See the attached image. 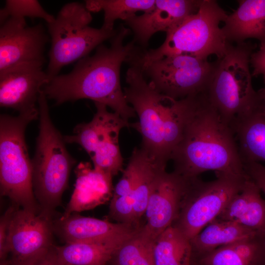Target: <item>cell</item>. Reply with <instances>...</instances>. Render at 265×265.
<instances>
[{
    "instance_id": "cell-1",
    "label": "cell",
    "mask_w": 265,
    "mask_h": 265,
    "mask_svg": "<svg viewBox=\"0 0 265 265\" xmlns=\"http://www.w3.org/2000/svg\"><path fill=\"white\" fill-rule=\"evenodd\" d=\"M130 31L121 25L109 47L99 45L93 55L78 60L70 73L53 78L42 89L47 99L57 105L88 99L109 107L127 121L134 117L135 112L127 101L120 76L122 64L130 62L137 50L133 40L124 44Z\"/></svg>"
},
{
    "instance_id": "cell-2",
    "label": "cell",
    "mask_w": 265,
    "mask_h": 265,
    "mask_svg": "<svg viewBox=\"0 0 265 265\" xmlns=\"http://www.w3.org/2000/svg\"><path fill=\"white\" fill-rule=\"evenodd\" d=\"M171 159L173 171L188 179L210 170L247 175L234 132L205 92L192 96L182 136Z\"/></svg>"
},
{
    "instance_id": "cell-3",
    "label": "cell",
    "mask_w": 265,
    "mask_h": 265,
    "mask_svg": "<svg viewBox=\"0 0 265 265\" xmlns=\"http://www.w3.org/2000/svg\"><path fill=\"white\" fill-rule=\"evenodd\" d=\"M47 99L42 90L37 102L39 131L31 160L32 186L39 213L52 219L68 187L70 172L76 160L68 152L63 136L52 122Z\"/></svg>"
},
{
    "instance_id": "cell-4",
    "label": "cell",
    "mask_w": 265,
    "mask_h": 265,
    "mask_svg": "<svg viewBox=\"0 0 265 265\" xmlns=\"http://www.w3.org/2000/svg\"><path fill=\"white\" fill-rule=\"evenodd\" d=\"M227 15L216 1L202 0L196 12L166 33L161 46L149 50H139L133 63L141 66L165 56L178 54L204 59L214 55L221 58L231 44L219 26Z\"/></svg>"
},
{
    "instance_id": "cell-5",
    "label": "cell",
    "mask_w": 265,
    "mask_h": 265,
    "mask_svg": "<svg viewBox=\"0 0 265 265\" xmlns=\"http://www.w3.org/2000/svg\"><path fill=\"white\" fill-rule=\"evenodd\" d=\"M255 48L250 42L230 44L224 55L214 62L205 91L211 104L230 127L258 106L249 67Z\"/></svg>"
},
{
    "instance_id": "cell-6",
    "label": "cell",
    "mask_w": 265,
    "mask_h": 265,
    "mask_svg": "<svg viewBox=\"0 0 265 265\" xmlns=\"http://www.w3.org/2000/svg\"><path fill=\"white\" fill-rule=\"evenodd\" d=\"M39 118L32 108L16 116H0V186L1 195L21 208L40 212L32 186V161L25 140L28 124Z\"/></svg>"
},
{
    "instance_id": "cell-7",
    "label": "cell",
    "mask_w": 265,
    "mask_h": 265,
    "mask_svg": "<svg viewBox=\"0 0 265 265\" xmlns=\"http://www.w3.org/2000/svg\"><path fill=\"white\" fill-rule=\"evenodd\" d=\"M91 12L84 4L71 2L65 4L48 24L51 38L47 73L51 80L64 66L86 56L94 49L113 37L116 30L89 26Z\"/></svg>"
},
{
    "instance_id": "cell-8",
    "label": "cell",
    "mask_w": 265,
    "mask_h": 265,
    "mask_svg": "<svg viewBox=\"0 0 265 265\" xmlns=\"http://www.w3.org/2000/svg\"><path fill=\"white\" fill-rule=\"evenodd\" d=\"M124 88L127 102L132 106L138 121L131 127L141 135V148L158 161L166 165L163 144L165 123L177 100L159 92L135 65L127 70Z\"/></svg>"
},
{
    "instance_id": "cell-9",
    "label": "cell",
    "mask_w": 265,
    "mask_h": 265,
    "mask_svg": "<svg viewBox=\"0 0 265 265\" xmlns=\"http://www.w3.org/2000/svg\"><path fill=\"white\" fill-rule=\"evenodd\" d=\"M216 179H189L178 218L172 226L190 241L221 213L242 189L245 176L216 172Z\"/></svg>"
},
{
    "instance_id": "cell-10",
    "label": "cell",
    "mask_w": 265,
    "mask_h": 265,
    "mask_svg": "<svg viewBox=\"0 0 265 265\" xmlns=\"http://www.w3.org/2000/svg\"><path fill=\"white\" fill-rule=\"evenodd\" d=\"M96 112L88 123L77 125L73 134L63 136L66 143L80 145L90 156L93 167L113 176L121 171L123 159L119 145L120 131L131 124L107 106L95 102Z\"/></svg>"
},
{
    "instance_id": "cell-11",
    "label": "cell",
    "mask_w": 265,
    "mask_h": 265,
    "mask_svg": "<svg viewBox=\"0 0 265 265\" xmlns=\"http://www.w3.org/2000/svg\"><path fill=\"white\" fill-rule=\"evenodd\" d=\"M136 66L159 92L180 100L206 90L214 62L211 63L208 59L178 54L165 56Z\"/></svg>"
},
{
    "instance_id": "cell-12",
    "label": "cell",
    "mask_w": 265,
    "mask_h": 265,
    "mask_svg": "<svg viewBox=\"0 0 265 265\" xmlns=\"http://www.w3.org/2000/svg\"><path fill=\"white\" fill-rule=\"evenodd\" d=\"M52 220L40 213L17 207L7 237V249L11 257L4 262L26 264L42 260L53 245Z\"/></svg>"
},
{
    "instance_id": "cell-13",
    "label": "cell",
    "mask_w": 265,
    "mask_h": 265,
    "mask_svg": "<svg viewBox=\"0 0 265 265\" xmlns=\"http://www.w3.org/2000/svg\"><path fill=\"white\" fill-rule=\"evenodd\" d=\"M189 179L164 171L158 179L149 198L141 231L156 241L179 215Z\"/></svg>"
},
{
    "instance_id": "cell-14",
    "label": "cell",
    "mask_w": 265,
    "mask_h": 265,
    "mask_svg": "<svg viewBox=\"0 0 265 265\" xmlns=\"http://www.w3.org/2000/svg\"><path fill=\"white\" fill-rule=\"evenodd\" d=\"M47 41L42 24L29 26L25 19H7L0 27V72L25 62L45 63Z\"/></svg>"
},
{
    "instance_id": "cell-15",
    "label": "cell",
    "mask_w": 265,
    "mask_h": 265,
    "mask_svg": "<svg viewBox=\"0 0 265 265\" xmlns=\"http://www.w3.org/2000/svg\"><path fill=\"white\" fill-rule=\"evenodd\" d=\"M52 227L53 233L65 243L81 242L107 245H120L140 228L73 213L52 219Z\"/></svg>"
},
{
    "instance_id": "cell-16",
    "label": "cell",
    "mask_w": 265,
    "mask_h": 265,
    "mask_svg": "<svg viewBox=\"0 0 265 265\" xmlns=\"http://www.w3.org/2000/svg\"><path fill=\"white\" fill-rule=\"evenodd\" d=\"M44 63H21L0 72V106L19 113L37 107L43 87L50 82Z\"/></svg>"
},
{
    "instance_id": "cell-17",
    "label": "cell",
    "mask_w": 265,
    "mask_h": 265,
    "mask_svg": "<svg viewBox=\"0 0 265 265\" xmlns=\"http://www.w3.org/2000/svg\"><path fill=\"white\" fill-rule=\"evenodd\" d=\"M202 0H156L154 6L140 15H134L125 24L132 31L133 40L147 46L159 31L166 33L188 15L196 12Z\"/></svg>"
},
{
    "instance_id": "cell-18",
    "label": "cell",
    "mask_w": 265,
    "mask_h": 265,
    "mask_svg": "<svg viewBox=\"0 0 265 265\" xmlns=\"http://www.w3.org/2000/svg\"><path fill=\"white\" fill-rule=\"evenodd\" d=\"M76 181L74 192L62 216L89 209L103 203L111 195L112 176L81 162L75 170Z\"/></svg>"
},
{
    "instance_id": "cell-19",
    "label": "cell",
    "mask_w": 265,
    "mask_h": 265,
    "mask_svg": "<svg viewBox=\"0 0 265 265\" xmlns=\"http://www.w3.org/2000/svg\"><path fill=\"white\" fill-rule=\"evenodd\" d=\"M238 6L228 15L221 27L229 43H242L249 38L260 42L265 47V0H240Z\"/></svg>"
},
{
    "instance_id": "cell-20",
    "label": "cell",
    "mask_w": 265,
    "mask_h": 265,
    "mask_svg": "<svg viewBox=\"0 0 265 265\" xmlns=\"http://www.w3.org/2000/svg\"><path fill=\"white\" fill-rule=\"evenodd\" d=\"M261 190L249 176L241 190L216 218L232 221L265 235V200Z\"/></svg>"
},
{
    "instance_id": "cell-21",
    "label": "cell",
    "mask_w": 265,
    "mask_h": 265,
    "mask_svg": "<svg viewBox=\"0 0 265 265\" xmlns=\"http://www.w3.org/2000/svg\"><path fill=\"white\" fill-rule=\"evenodd\" d=\"M198 265H265V235L257 233L200 257Z\"/></svg>"
},
{
    "instance_id": "cell-22",
    "label": "cell",
    "mask_w": 265,
    "mask_h": 265,
    "mask_svg": "<svg viewBox=\"0 0 265 265\" xmlns=\"http://www.w3.org/2000/svg\"><path fill=\"white\" fill-rule=\"evenodd\" d=\"M243 163L265 161V115L258 106L231 126Z\"/></svg>"
},
{
    "instance_id": "cell-23",
    "label": "cell",
    "mask_w": 265,
    "mask_h": 265,
    "mask_svg": "<svg viewBox=\"0 0 265 265\" xmlns=\"http://www.w3.org/2000/svg\"><path fill=\"white\" fill-rule=\"evenodd\" d=\"M120 245L81 242H67L61 246L53 244L43 260L55 265H108Z\"/></svg>"
},
{
    "instance_id": "cell-24",
    "label": "cell",
    "mask_w": 265,
    "mask_h": 265,
    "mask_svg": "<svg viewBox=\"0 0 265 265\" xmlns=\"http://www.w3.org/2000/svg\"><path fill=\"white\" fill-rule=\"evenodd\" d=\"M259 232L235 222L215 219L190 240L192 256L197 255L199 258L220 247L245 239Z\"/></svg>"
},
{
    "instance_id": "cell-25",
    "label": "cell",
    "mask_w": 265,
    "mask_h": 265,
    "mask_svg": "<svg viewBox=\"0 0 265 265\" xmlns=\"http://www.w3.org/2000/svg\"><path fill=\"white\" fill-rule=\"evenodd\" d=\"M154 256L155 265H191L190 241L171 225L156 240Z\"/></svg>"
},
{
    "instance_id": "cell-26",
    "label": "cell",
    "mask_w": 265,
    "mask_h": 265,
    "mask_svg": "<svg viewBox=\"0 0 265 265\" xmlns=\"http://www.w3.org/2000/svg\"><path fill=\"white\" fill-rule=\"evenodd\" d=\"M154 0H87L85 6L90 12H104L102 27L114 30L116 20L126 21L136 15L138 11H148L154 5Z\"/></svg>"
},
{
    "instance_id": "cell-27",
    "label": "cell",
    "mask_w": 265,
    "mask_h": 265,
    "mask_svg": "<svg viewBox=\"0 0 265 265\" xmlns=\"http://www.w3.org/2000/svg\"><path fill=\"white\" fill-rule=\"evenodd\" d=\"M155 241L139 230L125 241L114 252L110 265H155Z\"/></svg>"
},
{
    "instance_id": "cell-28",
    "label": "cell",
    "mask_w": 265,
    "mask_h": 265,
    "mask_svg": "<svg viewBox=\"0 0 265 265\" xmlns=\"http://www.w3.org/2000/svg\"><path fill=\"white\" fill-rule=\"evenodd\" d=\"M41 18L47 24L53 22L55 17L48 13L38 1L35 0H7L0 10V23L9 18L25 19Z\"/></svg>"
},
{
    "instance_id": "cell-29",
    "label": "cell",
    "mask_w": 265,
    "mask_h": 265,
    "mask_svg": "<svg viewBox=\"0 0 265 265\" xmlns=\"http://www.w3.org/2000/svg\"><path fill=\"white\" fill-rule=\"evenodd\" d=\"M110 216L117 223L138 226L133 201L131 194L112 197L110 205Z\"/></svg>"
},
{
    "instance_id": "cell-30",
    "label": "cell",
    "mask_w": 265,
    "mask_h": 265,
    "mask_svg": "<svg viewBox=\"0 0 265 265\" xmlns=\"http://www.w3.org/2000/svg\"><path fill=\"white\" fill-rule=\"evenodd\" d=\"M19 207L12 204L1 216L0 219V262L7 259V240L10 221L16 208Z\"/></svg>"
},
{
    "instance_id": "cell-31",
    "label": "cell",
    "mask_w": 265,
    "mask_h": 265,
    "mask_svg": "<svg viewBox=\"0 0 265 265\" xmlns=\"http://www.w3.org/2000/svg\"><path fill=\"white\" fill-rule=\"evenodd\" d=\"M243 165L246 174L265 195V166L257 162H245Z\"/></svg>"
},
{
    "instance_id": "cell-32",
    "label": "cell",
    "mask_w": 265,
    "mask_h": 265,
    "mask_svg": "<svg viewBox=\"0 0 265 265\" xmlns=\"http://www.w3.org/2000/svg\"><path fill=\"white\" fill-rule=\"evenodd\" d=\"M250 64L253 68L252 76L262 75L265 78V47L253 52L250 57Z\"/></svg>"
},
{
    "instance_id": "cell-33",
    "label": "cell",
    "mask_w": 265,
    "mask_h": 265,
    "mask_svg": "<svg viewBox=\"0 0 265 265\" xmlns=\"http://www.w3.org/2000/svg\"><path fill=\"white\" fill-rule=\"evenodd\" d=\"M264 78L265 86L258 91L259 96V106L261 111L265 115V78Z\"/></svg>"
},
{
    "instance_id": "cell-34",
    "label": "cell",
    "mask_w": 265,
    "mask_h": 265,
    "mask_svg": "<svg viewBox=\"0 0 265 265\" xmlns=\"http://www.w3.org/2000/svg\"><path fill=\"white\" fill-rule=\"evenodd\" d=\"M0 265H55L53 264H52L46 260H43L39 262L26 264H12L8 263L6 262H0Z\"/></svg>"
},
{
    "instance_id": "cell-35",
    "label": "cell",
    "mask_w": 265,
    "mask_h": 265,
    "mask_svg": "<svg viewBox=\"0 0 265 265\" xmlns=\"http://www.w3.org/2000/svg\"><path fill=\"white\" fill-rule=\"evenodd\" d=\"M191 265H198L197 264L196 265V264H193L192 262H191Z\"/></svg>"
}]
</instances>
